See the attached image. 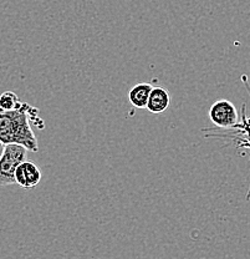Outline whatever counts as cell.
<instances>
[{
	"instance_id": "1",
	"label": "cell",
	"mask_w": 250,
	"mask_h": 259,
	"mask_svg": "<svg viewBox=\"0 0 250 259\" xmlns=\"http://www.w3.org/2000/svg\"><path fill=\"white\" fill-rule=\"evenodd\" d=\"M35 110L23 102L19 109L0 112V141L4 145H21L28 151L37 152L39 145L29 121Z\"/></svg>"
},
{
	"instance_id": "2",
	"label": "cell",
	"mask_w": 250,
	"mask_h": 259,
	"mask_svg": "<svg viewBox=\"0 0 250 259\" xmlns=\"http://www.w3.org/2000/svg\"><path fill=\"white\" fill-rule=\"evenodd\" d=\"M28 157V150L17 144L5 145L4 152L0 157V186H10L15 183V169Z\"/></svg>"
},
{
	"instance_id": "3",
	"label": "cell",
	"mask_w": 250,
	"mask_h": 259,
	"mask_svg": "<svg viewBox=\"0 0 250 259\" xmlns=\"http://www.w3.org/2000/svg\"><path fill=\"white\" fill-rule=\"evenodd\" d=\"M209 118L218 127H233L238 122V111L229 100L220 99L209 109Z\"/></svg>"
},
{
	"instance_id": "4",
	"label": "cell",
	"mask_w": 250,
	"mask_h": 259,
	"mask_svg": "<svg viewBox=\"0 0 250 259\" xmlns=\"http://www.w3.org/2000/svg\"><path fill=\"white\" fill-rule=\"evenodd\" d=\"M41 181V171L37 164L31 161H23L15 169V183L24 190L36 187Z\"/></svg>"
},
{
	"instance_id": "5",
	"label": "cell",
	"mask_w": 250,
	"mask_h": 259,
	"mask_svg": "<svg viewBox=\"0 0 250 259\" xmlns=\"http://www.w3.org/2000/svg\"><path fill=\"white\" fill-rule=\"evenodd\" d=\"M171 104V95L168 90L163 88H152L146 109L151 113H162L169 107Z\"/></svg>"
},
{
	"instance_id": "6",
	"label": "cell",
	"mask_w": 250,
	"mask_h": 259,
	"mask_svg": "<svg viewBox=\"0 0 250 259\" xmlns=\"http://www.w3.org/2000/svg\"><path fill=\"white\" fill-rule=\"evenodd\" d=\"M153 86L148 82H141L134 85L128 93V100L136 109H146L147 101Z\"/></svg>"
},
{
	"instance_id": "7",
	"label": "cell",
	"mask_w": 250,
	"mask_h": 259,
	"mask_svg": "<svg viewBox=\"0 0 250 259\" xmlns=\"http://www.w3.org/2000/svg\"><path fill=\"white\" fill-rule=\"evenodd\" d=\"M23 101H20L17 94L14 91H5L0 95V109L3 111H10V110L19 109Z\"/></svg>"
},
{
	"instance_id": "8",
	"label": "cell",
	"mask_w": 250,
	"mask_h": 259,
	"mask_svg": "<svg viewBox=\"0 0 250 259\" xmlns=\"http://www.w3.org/2000/svg\"><path fill=\"white\" fill-rule=\"evenodd\" d=\"M4 148H5V145L3 144L2 141H0V157H2V155H3V152H4Z\"/></svg>"
},
{
	"instance_id": "9",
	"label": "cell",
	"mask_w": 250,
	"mask_h": 259,
	"mask_svg": "<svg viewBox=\"0 0 250 259\" xmlns=\"http://www.w3.org/2000/svg\"><path fill=\"white\" fill-rule=\"evenodd\" d=\"M2 111H3V110H2V109H0V112H2Z\"/></svg>"
}]
</instances>
